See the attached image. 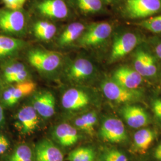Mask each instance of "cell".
<instances>
[{"label": "cell", "mask_w": 161, "mask_h": 161, "mask_svg": "<svg viewBox=\"0 0 161 161\" xmlns=\"http://www.w3.org/2000/svg\"><path fill=\"white\" fill-rule=\"evenodd\" d=\"M1 80H0V90H1Z\"/></svg>", "instance_id": "37"}, {"label": "cell", "mask_w": 161, "mask_h": 161, "mask_svg": "<svg viewBox=\"0 0 161 161\" xmlns=\"http://www.w3.org/2000/svg\"><path fill=\"white\" fill-rule=\"evenodd\" d=\"M151 45L153 47V52H154L156 57L161 64V39L156 38L152 39L151 40Z\"/></svg>", "instance_id": "31"}, {"label": "cell", "mask_w": 161, "mask_h": 161, "mask_svg": "<svg viewBox=\"0 0 161 161\" xmlns=\"http://www.w3.org/2000/svg\"><path fill=\"white\" fill-rule=\"evenodd\" d=\"M141 43L140 35L134 32L127 31L115 36L110 54L109 61L114 63L133 52Z\"/></svg>", "instance_id": "5"}, {"label": "cell", "mask_w": 161, "mask_h": 161, "mask_svg": "<svg viewBox=\"0 0 161 161\" xmlns=\"http://www.w3.org/2000/svg\"><path fill=\"white\" fill-rule=\"evenodd\" d=\"M101 87L106 97L110 101L118 103L132 102L140 96V93L137 90L125 88L112 79L104 80Z\"/></svg>", "instance_id": "8"}, {"label": "cell", "mask_w": 161, "mask_h": 161, "mask_svg": "<svg viewBox=\"0 0 161 161\" xmlns=\"http://www.w3.org/2000/svg\"><path fill=\"white\" fill-rule=\"evenodd\" d=\"M32 104L38 114L44 118H49L55 113L56 98L50 92H38L33 97Z\"/></svg>", "instance_id": "15"}, {"label": "cell", "mask_w": 161, "mask_h": 161, "mask_svg": "<svg viewBox=\"0 0 161 161\" xmlns=\"http://www.w3.org/2000/svg\"><path fill=\"white\" fill-rule=\"evenodd\" d=\"M53 135L58 143L64 147L76 144L79 138L76 129L66 123L58 125L53 131Z\"/></svg>", "instance_id": "19"}, {"label": "cell", "mask_w": 161, "mask_h": 161, "mask_svg": "<svg viewBox=\"0 0 161 161\" xmlns=\"http://www.w3.org/2000/svg\"><path fill=\"white\" fill-rule=\"evenodd\" d=\"M112 79L121 86L131 90H137L143 81L142 75L128 66H122L116 69Z\"/></svg>", "instance_id": "13"}, {"label": "cell", "mask_w": 161, "mask_h": 161, "mask_svg": "<svg viewBox=\"0 0 161 161\" xmlns=\"http://www.w3.org/2000/svg\"><path fill=\"white\" fill-rule=\"evenodd\" d=\"M75 7L84 14H94L103 9L102 0H72Z\"/></svg>", "instance_id": "25"}, {"label": "cell", "mask_w": 161, "mask_h": 161, "mask_svg": "<svg viewBox=\"0 0 161 161\" xmlns=\"http://www.w3.org/2000/svg\"><path fill=\"white\" fill-rule=\"evenodd\" d=\"M10 146V143L8 138L0 133V155L5 153Z\"/></svg>", "instance_id": "32"}, {"label": "cell", "mask_w": 161, "mask_h": 161, "mask_svg": "<svg viewBox=\"0 0 161 161\" xmlns=\"http://www.w3.org/2000/svg\"><path fill=\"white\" fill-rule=\"evenodd\" d=\"M16 119V127L24 135L33 132L39 124V115L32 106H25L19 110Z\"/></svg>", "instance_id": "14"}, {"label": "cell", "mask_w": 161, "mask_h": 161, "mask_svg": "<svg viewBox=\"0 0 161 161\" xmlns=\"http://www.w3.org/2000/svg\"><path fill=\"white\" fill-rule=\"evenodd\" d=\"M26 25V15L22 9L0 8V34L19 36L25 32Z\"/></svg>", "instance_id": "3"}, {"label": "cell", "mask_w": 161, "mask_h": 161, "mask_svg": "<svg viewBox=\"0 0 161 161\" xmlns=\"http://www.w3.org/2000/svg\"><path fill=\"white\" fill-rule=\"evenodd\" d=\"M97 121V115L96 112L91 111L78 117L74 122L75 127L89 135L94 132V127Z\"/></svg>", "instance_id": "24"}, {"label": "cell", "mask_w": 161, "mask_h": 161, "mask_svg": "<svg viewBox=\"0 0 161 161\" xmlns=\"http://www.w3.org/2000/svg\"><path fill=\"white\" fill-rule=\"evenodd\" d=\"M115 0H104V1L106 3V4H111Z\"/></svg>", "instance_id": "36"}, {"label": "cell", "mask_w": 161, "mask_h": 161, "mask_svg": "<svg viewBox=\"0 0 161 161\" xmlns=\"http://www.w3.org/2000/svg\"><path fill=\"white\" fill-rule=\"evenodd\" d=\"M155 132L150 129H141L135 133L132 145L133 151L143 155L149 149L155 138Z\"/></svg>", "instance_id": "20"}, {"label": "cell", "mask_w": 161, "mask_h": 161, "mask_svg": "<svg viewBox=\"0 0 161 161\" xmlns=\"http://www.w3.org/2000/svg\"><path fill=\"white\" fill-rule=\"evenodd\" d=\"M35 152L36 161H64L61 150L48 139L37 143Z\"/></svg>", "instance_id": "18"}, {"label": "cell", "mask_w": 161, "mask_h": 161, "mask_svg": "<svg viewBox=\"0 0 161 161\" xmlns=\"http://www.w3.org/2000/svg\"><path fill=\"white\" fill-rule=\"evenodd\" d=\"M26 1V0H2L5 5V7L13 10L22 9Z\"/></svg>", "instance_id": "30"}, {"label": "cell", "mask_w": 161, "mask_h": 161, "mask_svg": "<svg viewBox=\"0 0 161 161\" xmlns=\"http://www.w3.org/2000/svg\"><path fill=\"white\" fill-rule=\"evenodd\" d=\"M153 156L156 160L161 161V142L157 146L154 150Z\"/></svg>", "instance_id": "34"}, {"label": "cell", "mask_w": 161, "mask_h": 161, "mask_svg": "<svg viewBox=\"0 0 161 161\" xmlns=\"http://www.w3.org/2000/svg\"><path fill=\"white\" fill-rule=\"evenodd\" d=\"M36 88L35 83L31 80L13 84L7 87L1 94L2 103L6 106L10 107L22 98L34 92Z\"/></svg>", "instance_id": "10"}, {"label": "cell", "mask_w": 161, "mask_h": 161, "mask_svg": "<svg viewBox=\"0 0 161 161\" xmlns=\"http://www.w3.org/2000/svg\"><path fill=\"white\" fill-rule=\"evenodd\" d=\"M27 69L26 66L22 62L10 59L6 60L1 66V74L3 80L8 84H10L12 79Z\"/></svg>", "instance_id": "22"}, {"label": "cell", "mask_w": 161, "mask_h": 161, "mask_svg": "<svg viewBox=\"0 0 161 161\" xmlns=\"http://www.w3.org/2000/svg\"><path fill=\"white\" fill-rule=\"evenodd\" d=\"M100 135L104 141L111 143H119L127 138L123 122L115 118H108L104 120L100 127Z\"/></svg>", "instance_id": "9"}, {"label": "cell", "mask_w": 161, "mask_h": 161, "mask_svg": "<svg viewBox=\"0 0 161 161\" xmlns=\"http://www.w3.org/2000/svg\"><path fill=\"white\" fill-rule=\"evenodd\" d=\"M8 161H33L32 150L26 144L20 145L9 156Z\"/></svg>", "instance_id": "27"}, {"label": "cell", "mask_w": 161, "mask_h": 161, "mask_svg": "<svg viewBox=\"0 0 161 161\" xmlns=\"http://www.w3.org/2000/svg\"><path fill=\"white\" fill-rule=\"evenodd\" d=\"M86 28V26L80 22L70 23L64 29L58 39L59 46L66 47L78 40Z\"/></svg>", "instance_id": "21"}, {"label": "cell", "mask_w": 161, "mask_h": 161, "mask_svg": "<svg viewBox=\"0 0 161 161\" xmlns=\"http://www.w3.org/2000/svg\"><path fill=\"white\" fill-rule=\"evenodd\" d=\"M95 152L92 148L82 147L72 150L67 157L68 161H94Z\"/></svg>", "instance_id": "26"}, {"label": "cell", "mask_w": 161, "mask_h": 161, "mask_svg": "<svg viewBox=\"0 0 161 161\" xmlns=\"http://www.w3.org/2000/svg\"><path fill=\"white\" fill-rule=\"evenodd\" d=\"M134 51L133 68L143 78H156L159 72V62L153 50H150L149 47L146 45L140 43Z\"/></svg>", "instance_id": "1"}, {"label": "cell", "mask_w": 161, "mask_h": 161, "mask_svg": "<svg viewBox=\"0 0 161 161\" xmlns=\"http://www.w3.org/2000/svg\"><path fill=\"white\" fill-rule=\"evenodd\" d=\"M161 11V0H126L124 14L131 19H146Z\"/></svg>", "instance_id": "7"}, {"label": "cell", "mask_w": 161, "mask_h": 161, "mask_svg": "<svg viewBox=\"0 0 161 161\" xmlns=\"http://www.w3.org/2000/svg\"><path fill=\"white\" fill-rule=\"evenodd\" d=\"M97 69L91 60L78 58L71 61L64 69V75L68 80L74 82H84L96 75Z\"/></svg>", "instance_id": "6"}, {"label": "cell", "mask_w": 161, "mask_h": 161, "mask_svg": "<svg viewBox=\"0 0 161 161\" xmlns=\"http://www.w3.org/2000/svg\"><path fill=\"white\" fill-rule=\"evenodd\" d=\"M113 26L108 22L94 23L86 26L77 40L80 46L92 48L102 45L109 38Z\"/></svg>", "instance_id": "4"}, {"label": "cell", "mask_w": 161, "mask_h": 161, "mask_svg": "<svg viewBox=\"0 0 161 161\" xmlns=\"http://www.w3.org/2000/svg\"><path fill=\"white\" fill-rule=\"evenodd\" d=\"M152 110L156 117L161 121V98H156L152 102Z\"/></svg>", "instance_id": "33"}, {"label": "cell", "mask_w": 161, "mask_h": 161, "mask_svg": "<svg viewBox=\"0 0 161 161\" xmlns=\"http://www.w3.org/2000/svg\"><path fill=\"white\" fill-rule=\"evenodd\" d=\"M136 25L151 32L161 33V15L146 18Z\"/></svg>", "instance_id": "28"}, {"label": "cell", "mask_w": 161, "mask_h": 161, "mask_svg": "<svg viewBox=\"0 0 161 161\" xmlns=\"http://www.w3.org/2000/svg\"><path fill=\"white\" fill-rule=\"evenodd\" d=\"M90 97L84 90L78 88H70L64 92L62 104L64 109L76 111L83 109L90 103Z\"/></svg>", "instance_id": "12"}, {"label": "cell", "mask_w": 161, "mask_h": 161, "mask_svg": "<svg viewBox=\"0 0 161 161\" xmlns=\"http://www.w3.org/2000/svg\"><path fill=\"white\" fill-rule=\"evenodd\" d=\"M100 161H128L125 155L115 149L104 150L100 155Z\"/></svg>", "instance_id": "29"}, {"label": "cell", "mask_w": 161, "mask_h": 161, "mask_svg": "<svg viewBox=\"0 0 161 161\" xmlns=\"http://www.w3.org/2000/svg\"><path fill=\"white\" fill-rule=\"evenodd\" d=\"M121 114L127 124L132 128L144 127L149 123V115L140 106L127 104L122 108Z\"/></svg>", "instance_id": "16"}, {"label": "cell", "mask_w": 161, "mask_h": 161, "mask_svg": "<svg viewBox=\"0 0 161 161\" xmlns=\"http://www.w3.org/2000/svg\"><path fill=\"white\" fill-rule=\"evenodd\" d=\"M28 60L29 64L43 74L54 73L62 64V58L59 53L39 48L28 52Z\"/></svg>", "instance_id": "2"}, {"label": "cell", "mask_w": 161, "mask_h": 161, "mask_svg": "<svg viewBox=\"0 0 161 161\" xmlns=\"http://www.w3.org/2000/svg\"><path fill=\"white\" fill-rule=\"evenodd\" d=\"M25 46L23 40L7 35L0 34V60H8L19 53Z\"/></svg>", "instance_id": "17"}, {"label": "cell", "mask_w": 161, "mask_h": 161, "mask_svg": "<svg viewBox=\"0 0 161 161\" xmlns=\"http://www.w3.org/2000/svg\"><path fill=\"white\" fill-rule=\"evenodd\" d=\"M36 8L41 15L55 20L64 19L69 14V7L64 0H41Z\"/></svg>", "instance_id": "11"}, {"label": "cell", "mask_w": 161, "mask_h": 161, "mask_svg": "<svg viewBox=\"0 0 161 161\" xmlns=\"http://www.w3.org/2000/svg\"><path fill=\"white\" fill-rule=\"evenodd\" d=\"M35 36L41 40L49 41L54 36L57 28L53 23L46 20H40L34 25Z\"/></svg>", "instance_id": "23"}, {"label": "cell", "mask_w": 161, "mask_h": 161, "mask_svg": "<svg viewBox=\"0 0 161 161\" xmlns=\"http://www.w3.org/2000/svg\"><path fill=\"white\" fill-rule=\"evenodd\" d=\"M5 124V115L3 106L0 104V127H3Z\"/></svg>", "instance_id": "35"}]
</instances>
